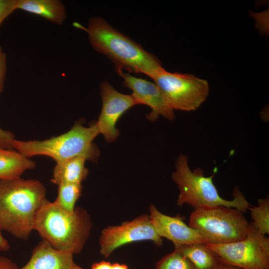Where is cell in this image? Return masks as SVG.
<instances>
[{
    "mask_svg": "<svg viewBox=\"0 0 269 269\" xmlns=\"http://www.w3.org/2000/svg\"><path fill=\"white\" fill-rule=\"evenodd\" d=\"M6 71V56L0 46V93L3 89Z\"/></svg>",
    "mask_w": 269,
    "mask_h": 269,
    "instance_id": "obj_23",
    "label": "cell"
},
{
    "mask_svg": "<svg viewBox=\"0 0 269 269\" xmlns=\"http://www.w3.org/2000/svg\"><path fill=\"white\" fill-rule=\"evenodd\" d=\"M225 265L242 269H269V238L249 223L246 238L228 244L206 243Z\"/></svg>",
    "mask_w": 269,
    "mask_h": 269,
    "instance_id": "obj_8",
    "label": "cell"
},
{
    "mask_svg": "<svg viewBox=\"0 0 269 269\" xmlns=\"http://www.w3.org/2000/svg\"><path fill=\"white\" fill-rule=\"evenodd\" d=\"M116 71L124 79L123 86L132 90V95L137 104L145 105L151 108V112L146 115L147 120L155 122L159 116L170 121L175 118L174 110L155 83L135 77L122 70Z\"/></svg>",
    "mask_w": 269,
    "mask_h": 269,
    "instance_id": "obj_11",
    "label": "cell"
},
{
    "mask_svg": "<svg viewBox=\"0 0 269 269\" xmlns=\"http://www.w3.org/2000/svg\"><path fill=\"white\" fill-rule=\"evenodd\" d=\"M35 167L34 161L16 150L0 148V179L20 178L25 171Z\"/></svg>",
    "mask_w": 269,
    "mask_h": 269,
    "instance_id": "obj_16",
    "label": "cell"
},
{
    "mask_svg": "<svg viewBox=\"0 0 269 269\" xmlns=\"http://www.w3.org/2000/svg\"><path fill=\"white\" fill-rule=\"evenodd\" d=\"M215 173L205 176L204 170L197 168L191 171L188 156L180 154L175 162V170L172 179L179 190L177 205H190L194 209L203 207L224 206L236 208L245 213L251 206L237 187L233 192L234 199L227 200L222 198L213 182Z\"/></svg>",
    "mask_w": 269,
    "mask_h": 269,
    "instance_id": "obj_4",
    "label": "cell"
},
{
    "mask_svg": "<svg viewBox=\"0 0 269 269\" xmlns=\"http://www.w3.org/2000/svg\"><path fill=\"white\" fill-rule=\"evenodd\" d=\"M86 160L84 157L77 156L57 162L53 169L51 182L57 186L65 183L81 184L89 172L85 166Z\"/></svg>",
    "mask_w": 269,
    "mask_h": 269,
    "instance_id": "obj_15",
    "label": "cell"
},
{
    "mask_svg": "<svg viewBox=\"0 0 269 269\" xmlns=\"http://www.w3.org/2000/svg\"><path fill=\"white\" fill-rule=\"evenodd\" d=\"M152 79L173 110L195 111L209 95L208 82L192 74L163 69Z\"/></svg>",
    "mask_w": 269,
    "mask_h": 269,
    "instance_id": "obj_7",
    "label": "cell"
},
{
    "mask_svg": "<svg viewBox=\"0 0 269 269\" xmlns=\"http://www.w3.org/2000/svg\"><path fill=\"white\" fill-rule=\"evenodd\" d=\"M58 194L54 202L64 210L73 212L82 191L81 184L65 183L58 185Z\"/></svg>",
    "mask_w": 269,
    "mask_h": 269,
    "instance_id": "obj_18",
    "label": "cell"
},
{
    "mask_svg": "<svg viewBox=\"0 0 269 269\" xmlns=\"http://www.w3.org/2000/svg\"><path fill=\"white\" fill-rule=\"evenodd\" d=\"M112 264L109 262L101 261L93 264L91 269H112Z\"/></svg>",
    "mask_w": 269,
    "mask_h": 269,
    "instance_id": "obj_25",
    "label": "cell"
},
{
    "mask_svg": "<svg viewBox=\"0 0 269 269\" xmlns=\"http://www.w3.org/2000/svg\"><path fill=\"white\" fill-rule=\"evenodd\" d=\"M149 218L158 235L171 241L175 249L183 245L206 244L202 236L187 225L180 216L171 217L160 212L155 205L149 207Z\"/></svg>",
    "mask_w": 269,
    "mask_h": 269,
    "instance_id": "obj_12",
    "label": "cell"
},
{
    "mask_svg": "<svg viewBox=\"0 0 269 269\" xmlns=\"http://www.w3.org/2000/svg\"><path fill=\"white\" fill-rule=\"evenodd\" d=\"M0 269H18L10 259L0 256Z\"/></svg>",
    "mask_w": 269,
    "mask_h": 269,
    "instance_id": "obj_24",
    "label": "cell"
},
{
    "mask_svg": "<svg viewBox=\"0 0 269 269\" xmlns=\"http://www.w3.org/2000/svg\"><path fill=\"white\" fill-rule=\"evenodd\" d=\"M91 228L90 215L84 209L76 207L69 212L46 200L37 214L34 230L55 249L74 255L82 251Z\"/></svg>",
    "mask_w": 269,
    "mask_h": 269,
    "instance_id": "obj_3",
    "label": "cell"
},
{
    "mask_svg": "<svg viewBox=\"0 0 269 269\" xmlns=\"http://www.w3.org/2000/svg\"><path fill=\"white\" fill-rule=\"evenodd\" d=\"M220 269H242L236 267L232 266L224 265Z\"/></svg>",
    "mask_w": 269,
    "mask_h": 269,
    "instance_id": "obj_28",
    "label": "cell"
},
{
    "mask_svg": "<svg viewBox=\"0 0 269 269\" xmlns=\"http://www.w3.org/2000/svg\"><path fill=\"white\" fill-rule=\"evenodd\" d=\"M72 269H83L77 266V265L75 264Z\"/></svg>",
    "mask_w": 269,
    "mask_h": 269,
    "instance_id": "obj_29",
    "label": "cell"
},
{
    "mask_svg": "<svg viewBox=\"0 0 269 269\" xmlns=\"http://www.w3.org/2000/svg\"><path fill=\"white\" fill-rule=\"evenodd\" d=\"M16 9L40 16L59 25L66 18L65 7L59 0H17Z\"/></svg>",
    "mask_w": 269,
    "mask_h": 269,
    "instance_id": "obj_14",
    "label": "cell"
},
{
    "mask_svg": "<svg viewBox=\"0 0 269 269\" xmlns=\"http://www.w3.org/2000/svg\"><path fill=\"white\" fill-rule=\"evenodd\" d=\"M14 139L15 138L13 133L0 128V148L13 149L12 142Z\"/></svg>",
    "mask_w": 269,
    "mask_h": 269,
    "instance_id": "obj_22",
    "label": "cell"
},
{
    "mask_svg": "<svg viewBox=\"0 0 269 269\" xmlns=\"http://www.w3.org/2000/svg\"><path fill=\"white\" fill-rule=\"evenodd\" d=\"M10 248V245L7 240L5 239L1 234L0 230V251H7Z\"/></svg>",
    "mask_w": 269,
    "mask_h": 269,
    "instance_id": "obj_26",
    "label": "cell"
},
{
    "mask_svg": "<svg viewBox=\"0 0 269 269\" xmlns=\"http://www.w3.org/2000/svg\"><path fill=\"white\" fill-rule=\"evenodd\" d=\"M46 200L45 188L38 180L0 179V230L16 238L27 239Z\"/></svg>",
    "mask_w": 269,
    "mask_h": 269,
    "instance_id": "obj_2",
    "label": "cell"
},
{
    "mask_svg": "<svg viewBox=\"0 0 269 269\" xmlns=\"http://www.w3.org/2000/svg\"><path fill=\"white\" fill-rule=\"evenodd\" d=\"M112 269H129L127 266L119 263L112 264Z\"/></svg>",
    "mask_w": 269,
    "mask_h": 269,
    "instance_id": "obj_27",
    "label": "cell"
},
{
    "mask_svg": "<svg viewBox=\"0 0 269 269\" xmlns=\"http://www.w3.org/2000/svg\"><path fill=\"white\" fill-rule=\"evenodd\" d=\"M17 0H0V26L3 20L16 10Z\"/></svg>",
    "mask_w": 269,
    "mask_h": 269,
    "instance_id": "obj_21",
    "label": "cell"
},
{
    "mask_svg": "<svg viewBox=\"0 0 269 269\" xmlns=\"http://www.w3.org/2000/svg\"><path fill=\"white\" fill-rule=\"evenodd\" d=\"M155 269H196L192 263L179 250L175 249L172 253L159 260Z\"/></svg>",
    "mask_w": 269,
    "mask_h": 269,
    "instance_id": "obj_20",
    "label": "cell"
},
{
    "mask_svg": "<svg viewBox=\"0 0 269 269\" xmlns=\"http://www.w3.org/2000/svg\"><path fill=\"white\" fill-rule=\"evenodd\" d=\"M100 89L102 108L96 125L106 140L113 142L120 134L116 128L118 121L126 111L137 104L132 95L119 92L107 81L102 82Z\"/></svg>",
    "mask_w": 269,
    "mask_h": 269,
    "instance_id": "obj_10",
    "label": "cell"
},
{
    "mask_svg": "<svg viewBox=\"0 0 269 269\" xmlns=\"http://www.w3.org/2000/svg\"><path fill=\"white\" fill-rule=\"evenodd\" d=\"M253 220L251 222L255 228L262 235L269 234V198L259 199L258 205L250 206Z\"/></svg>",
    "mask_w": 269,
    "mask_h": 269,
    "instance_id": "obj_19",
    "label": "cell"
},
{
    "mask_svg": "<svg viewBox=\"0 0 269 269\" xmlns=\"http://www.w3.org/2000/svg\"><path fill=\"white\" fill-rule=\"evenodd\" d=\"M249 222L244 213L224 206H208L194 210L189 226L196 230L206 243L228 244L244 239Z\"/></svg>",
    "mask_w": 269,
    "mask_h": 269,
    "instance_id": "obj_6",
    "label": "cell"
},
{
    "mask_svg": "<svg viewBox=\"0 0 269 269\" xmlns=\"http://www.w3.org/2000/svg\"><path fill=\"white\" fill-rule=\"evenodd\" d=\"M140 241H151L158 247L163 245L162 238L157 234L147 214L104 229L99 238L100 252L105 258H108L120 247Z\"/></svg>",
    "mask_w": 269,
    "mask_h": 269,
    "instance_id": "obj_9",
    "label": "cell"
},
{
    "mask_svg": "<svg viewBox=\"0 0 269 269\" xmlns=\"http://www.w3.org/2000/svg\"><path fill=\"white\" fill-rule=\"evenodd\" d=\"M176 249L192 263L196 269H220L225 265L204 243L183 245Z\"/></svg>",
    "mask_w": 269,
    "mask_h": 269,
    "instance_id": "obj_17",
    "label": "cell"
},
{
    "mask_svg": "<svg viewBox=\"0 0 269 269\" xmlns=\"http://www.w3.org/2000/svg\"><path fill=\"white\" fill-rule=\"evenodd\" d=\"M74 254L53 248L42 240L35 247L30 260L18 269H72Z\"/></svg>",
    "mask_w": 269,
    "mask_h": 269,
    "instance_id": "obj_13",
    "label": "cell"
},
{
    "mask_svg": "<svg viewBox=\"0 0 269 269\" xmlns=\"http://www.w3.org/2000/svg\"><path fill=\"white\" fill-rule=\"evenodd\" d=\"M86 31L93 48L109 58L116 70L144 74L151 78L164 68L159 59L100 17L89 19L87 27L75 22Z\"/></svg>",
    "mask_w": 269,
    "mask_h": 269,
    "instance_id": "obj_1",
    "label": "cell"
},
{
    "mask_svg": "<svg viewBox=\"0 0 269 269\" xmlns=\"http://www.w3.org/2000/svg\"><path fill=\"white\" fill-rule=\"evenodd\" d=\"M99 134L96 123L88 127L77 123L67 132L49 139L26 141L14 139L12 147L28 158L45 155L57 163L81 156L86 160L96 162L100 151L93 141Z\"/></svg>",
    "mask_w": 269,
    "mask_h": 269,
    "instance_id": "obj_5",
    "label": "cell"
}]
</instances>
